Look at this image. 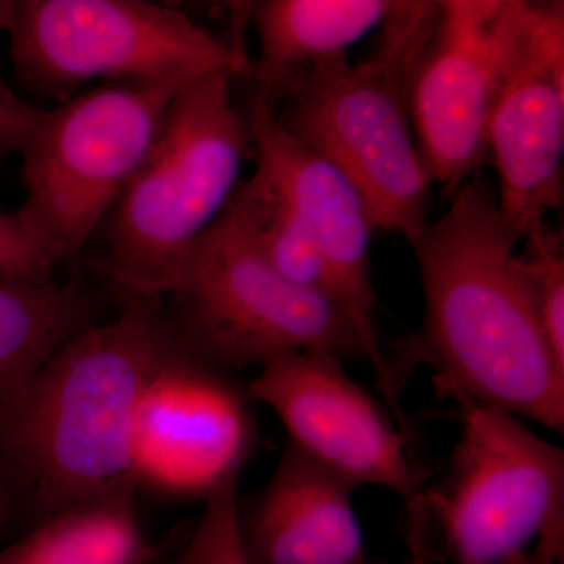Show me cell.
<instances>
[{"label": "cell", "mask_w": 564, "mask_h": 564, "mask_svg": "<svg viewBox=\"0 0 564 564\" xmlns=\"http://www.w3.org/2000/svg\"><path fill=\"white\" fill-rule=\"evenodd\" d=\"M521 239L489 182L470 177L413 245L425 299L415 355L443 399L564 432V366L545 339Z\"/></svg>", "instance_id": "cell-1"}, {"label": "cell", "mask_w": 564, "mask_h": 564, "mask_svg": "<svg viewBox=\"0 0 564 564\" xmlns=\"http://www.w3.org/2000/svg\"><path fill=\"white\" fill-rule=\"evenodd\" d=\"M182 345L162 300H135L58 348L0 410V463L35 521L132 478L133 419L155 370Z\"/></svg>", "instance_id": "cell-2"}, {"label": "cell", "mask_w": 564, "mask_h": 564, "mask_svg": "<svg viewBox=\"0 0 564 564\" xmlns=\"http://www.w3.org/2000/svg\"><path fill=\"white\" fill-rule=\"evenodd\" d=\"M232 74L185 80L147 158L107 218V274L133 296L163 300L185 259L240 182L250 121L232 101Z\"/></svg>", "instance_id": "cell-3"}, {"label": "cell", "mask_w": 564, "mask_h": 564, "mask_svg": "<svg viewBox=\"0 0 564 564\" xmlns=\"http://www.w3.org/2000/svg\"><path fill=\"white\" fill-rule=\"evenodd\" d=\"M163 299L182 348L220 372L303 350L366 359L343 307L282 276L228 209L199 237Z\"/></svg>", "instance_id": "cell-4"}, {"label": "cell", "mask_w": 564, "mask_h": 564, "mask_svg": "<svg viewBox=\"0 0 564 564\" xmlns=\"http://www.w3.org/2000/svg\"><path fill=\"white\" fill-rule=\"evenodd\" d=\"M462 414L447 478L410 518L413 558L508 564L564 530V452L497 408L466 404Z\"/></svg>", "instance_id": "cell-5"}, {"label": "cell", "mask_w": 564, "mask_h": 564, "mask_svg": "<svg viewBox=\"0 0 564 564\" xmlns=\"http://www.w3.org/2000/svg\"><path fill=\"white\" fill-rule=\"evenodd\" d=\"M185 80L107 82L44 110L20 152V212L58 261L109 218Z\"/></svg>", "instance_id": "cell-6"}, {"label": "cell", "mask_w": 564, "mask_h": 564, "mask_svg": "<svg viewBox=\"0 0 564 564\" xmlns=\"http://www.w3.org/2000/svg\"><path fill=\"white\" fill-rule=\"evenodd\" d=\"M10 58L18 80L65 102L90 82L243 76L225 40L155 0H14Z\"/></svg>", "instance_id": "cell-7"}, {"label": "cell", "mask_w": 564, "mask_h": 564, "mask_svg": "<svg viewBox=\"0 0 564 564\" xmlns=\"http://www.w3.org/2000/svg\"><path fill=\"white\" fill-rule=\"evenodd\" d=\"M281 124L332 162L361 193L377 231L413 247L429 223L433 182L423 165L406 101V82L369 61L314 63L296 74L281 98Z\"/></svg>", "instance_id": "cell-8"}, {"label": "cell", "mask_w": 564, "mask_h": 564, "mask_svg": "<svg viewBox=\"0 0 564 564\" xmlns=\"http://www.w3.org/2000/svg\"><path fill=\"white\" fill-rule=\"evenodd\" d=\"M250 395L234 375L180 348L141 393L131 441L137 489L204 500L239 480L254 451Z\"/></svg>", "instance_id": "cell-9"}, {"label": "cell", "mask_w": 564, "mask_h": 564, "mask_svg": "<svg viewBox=\"0 0 564 564\" xmlns=\"http://www.w3.org/2000/svg\"><path fill=\"white\" fill-rule=\"evenodd\" d=\"M245 386L252 402L272 408L289 443L352 488L380 486L399 496L411 518L423 491L392 414L345 372L332 352L303 350L259 367Z\"/></svg>", "instance_id": "cell-10"}, {"label": "cell", "mask_w": 564, "mask_h": 564, "mask_svg": "<svg viewBox=\"0 0 564 564\" xmlns=\"http://www.w3.org/2000/svg\"><path fill=\"white\" fill-rule=\"evenodd\" d=\"M563 154L564 0H521L488 129L497 202L521 242L562 206Z\"/></svg>", "instance_id": "cell-11"}, {"label": "cell", "mask_w": 564, "mask_h": 564, "mask_svg": "<svg viewBox=\"0 0 564 564\" xmlns=\"http://www.w3.org/2000/svg\"><path fill=\"white\" fill-rule=\"evenodd\" d=\"M251 144L256 165L276 185L317 240L337 302L361 340L364 358L372 366L378 386L395 422L408 429L399 384L378 340L370 250L377 231L372 214L355 185L332 162L307 148L278 120L274 107L252 102Z\"/></svg>", "instance_id": "cell-12"}, {"label": "cell", "mask_w": 564, "mask_h": 564, "mask_svg": "<svg viewBox=\"0 0 564 564\" xmlns=\"http://www.w3.org/2000/svg\"><path fill=\"white\" fill-rule=\"evenodd\" d=\"M519 3L478 28L437 25L408 79L423 165L451 196L488 158L489 121L513 54Z\"/></svg>", "instance_id": "cell-13"}, {"label": "cell", "mask_w": 564, "mask_h": 564, "mask_svg": "<svg viewBox=\"0 0 564 564\" xmlns=\"http://www.w3.org/2000/svg\"><path fill=\"white\" fill-rule=\"evenodd\" d=\"M355 488L291 443L239 524L250 564H366Z\"/></svg>", "instance_id": "cell-14"}, {"label": "cell", "mask_w": 564, "mask_h": 564, "mask_svg": "<svg viewBox=\"0 0 564 564\" xmlns=\"http://www.w3.org/2000/svg\"><path fill=\"white\" fill-rule=\"evenodd\" d=\"M393 0H262L251 28L259 36L254 101L276 106L289 82L314 63L345 57L384 25Z\"/></svg>", "instance_id": "cell-15"}, {"label": "cell", "mask_w": 564, "mask_h": 564, "mask_svg": "<svg viewBox=\"0 0 564 564\" xmlns=\"http://www.w3.org/2000/svg\"><path fill=\"white\" fill-rule=\"evenodd\" d=\"M121 489L47 516L0 547V564H144L152 549Z\"/></svg>", "instance_id": "cell-16"}, {"label": "cell", "mask_w": 564, "mask_h": 564, "mask_svg": "<svg viewBox=\"0 0 564 564\" xmlns=\"http://www.w3.org/2000/svg\"><path fill=\"white\" fill-rule=\"evenodd\" d=\"M95 321V300L79 284L0 280V410Z\"/></svg>", "instance_id": "cell-17"}, {"label": "cell", "mask_w": 564, "mask_h": 564, "mask_svg": "<svg viewBox=\"0 0 564 564\" xmlns=\"http://www.w3.org/2000/svg\"><path fill=\"white\" fill-rule=\"evenodd\" d=\"M226 209L282 276L339 304L317 240L262 169L239 182Z\"/></svg>", "instance_id": "cell-18"}, {"label": "cell", "mask_w": 564, "mask_h": 564, "mask_svg": "<svg viewBox=\"0 0 564 564\" xmlns=\"http://www.w3.org/2000/svg\"><path fill=\"white\" fill-rule=\"evenodd\" d=\"M519 252L541 326L556 359L564 366V245L563 234L547 221L527 234Z\"/></svg>", "instance_id": "cell-19"}, {"label": "cell", "mask_w": 564, "mask_h": 564, "mask_svg": "<svg viewBox=\"0 0 564 564\" xmlns=\"http://www.w3.org/2000/svg\"><path fill=\"white\" fill-rule=\"evenodd\" d=\"M239 480L207 496L177 564H250L239 524Z\"/></svg>", "instance_id": "cell-20"}, {"label": "cell", "mask_w": 564, "mask_h": 564, "mask_svg": "<svg viewBox=\"0 0 564 564\" xmlns=\"http://www.w3.org/2000/svg\"><path fill=\"white\" fill-rule=\"evenodd\" d=\"M440 24L436 0H393L383 40L373 57L410 76Z\"/></svg>", "instance_id": "cell-21"}, {"label": "cell", "mask_w": 564, "mask_h": 564, "mask_svg": "<svg viewBox=\"0 0 564 564\" xmlns=\"http://www.w3.org/2000/svg\"><path fill=\"white\" fill-rule=\"evenodd\" d=\"M58 262L20 209L0 207V280L52 282Z\"/></svg>", "instance_id": "cell-22"}, {"label": "cell", "mask_w": 564, "mask_h": 564, "mask_svg": "<svg viewBox=\"0 0 564 564\" xmlns=\"http://www.w3.org/2000/svg\"><path fill=\"white\" fill-rule=\"evenodd\" d=\"M44 110L36 109L11 91L9 85L0 87V165L13 154H20Z\"/></svg>", "instance_id": "cell-23"}, {"label": "cell", "mask_w": 564, "mask_h": 564, "mask_svg": "<svg viewBox=\"0 0 564 564\" xmlns=\"http://www.w3.org/2000/svg\"><path fill=\"white\" fill-rule=\"evenodd\" d=\"M36 524L31 507L20 488L0 463V547Z\"/></svg>", "instance_id": "cell-24"}, {"label": "cell", "mask_w": 564, "mask_h": 564, "mask_svg": "<svg viewBox=\"0 0 564 564\" xmlns=\"http://www.w3.org/2000/svg\"><path fill=\"white\" fill-rule=\"evenodd\" d=\"M514 0H436L440 24L478 28L496 20Z\"/></svg>", "instance_id": "cell-25"}, {"label": "cell", "mask_w": 564, "mask_h": 564, "mask_svg": "<svg viewBox=\"0 0 564 564\" xmlns=\"http://www.w3.org/2000/svg\"><path fill=\"white\" fill-rule=\"evenodd\" d=\"M226 11V44L229 50L248 65L252 66L247 43L252 18L262 0H217Z\"/></svg>", "instance_id": "cell-26"}, {"label": "cell", "mask_w": 564, "mask_h": 564, "mask_svg": "<svg viewBox=\"0 0 564 564\" xmlns=\"http://www.w3.org/2000/svg\"><path fill=\"white\" fill-rule=\"evenodd\" d=\"M564 530L544 534L533 549L516 555L508 564H563Z\"/></svg>", "instance_id": "cell-27"}, {"label": "cell", "mask_w": 564, "mask_h": 564, "mask_svg": "<svg viewBox=\"0 0 564 564\" xmlns=\"http://www.w3.org/2000/svg\"><path fill=\"white\" fill-rule=\"evenodd\" d=\"M14 0H0V32H7L13 18ZM7 85L0 76V87Z\"/></svg>", "instance_id": "cell-28"}, {"label": "cell", "mask_w": 564, "mask_h": 564, "mask_svg": "<svg viewBox=\"0 0 564 564\" xmlns=\"http://www.w3.org/2000/svg\"><path fill=\"white\" fill-rule=\"evenodd\" d=\"M403 564H429V563L422 562V560L413 558V560H411V562L403 563Z\"/></svg>", "instance_id": "cell-29"}]
</instances>
